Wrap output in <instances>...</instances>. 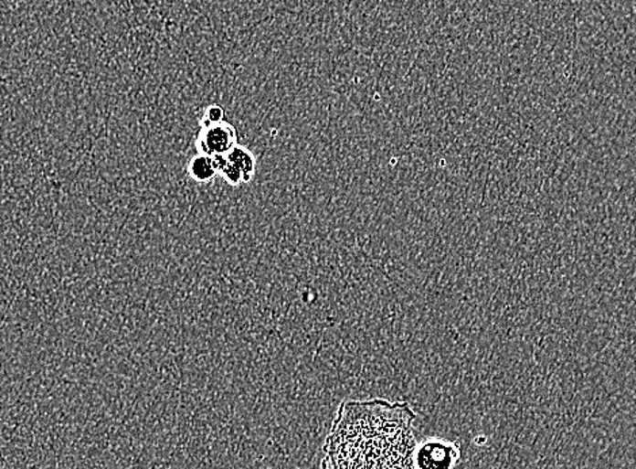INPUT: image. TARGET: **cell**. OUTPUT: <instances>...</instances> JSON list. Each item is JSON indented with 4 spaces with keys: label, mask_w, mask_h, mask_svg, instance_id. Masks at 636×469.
I'll return each mask as SVG.
<instances>
[{
    "label": "cell",
    "mask_w": 636,
    "mask_h": 469,
    "mask_svg": "<svg viewBox=\"0 0 636 469\" xmlns=\"http://www.w3.org/2000/svg\"><path fill=\"white\" fill-rule=\"evenodd\" d=\"M225 111L218 105H209L204 112V117H202V123H221L225 118Z\"/></svg>",
    "instance_id": "cell-6"
},
{
    "label": "cell",
    "mask_w": 636,
    "mask_h": 469,
    "mask_svg": "<svg viewBox=\"0 0 636 469\" xmlns=\"http://www.w3.org/2000/svg\"><path fill=\"white\" fill-rule=\"evenodd\" d=\"M238 144V129L232 123L225 120L216 123H201L196 142L198 154L213 157L224 156Z\"/></svg>",
    "instance_id": "cell-4"
},
{
    "label": "cell",
    "mask_w": 636,
    "mask_h": 469,
    "mask_svg": "<svg viewBox=\"0 0 636 469\" xmlns=\"http://www.w3.org/2000/svg\"><path fill=\"white\" fill-rule=\"evenodd\" d=\"M187 173L193 181L198 182V184H209L218 176L216 159L213 156L204 155V154H196L188 162Z\"/></svg>",
    "instance_id": "cell-5"
},
{
    "label": "cell",
    "mask_w": 636,
    "mask_h": 469,
    "mask_svg": "<svg viewBox=\"0 0 636 469\" xmlns=\"http://www.w3.org/2000/svg\"><path fill=\"white\" fill-rule=\"evenodd\" d=\"M461 457V445L455 441L428 438L416 446L415 468L455 469Z\"/></svg>",
    "instance_id": "cell-2"
},
{
    "label": "cell",
    "mask_w": 636,
    "mask_h": 469,
    "mask_svg": "<svg viewBox=\"0 0 636 469\" xmlns=\"http://www.w3.org/2000/svg\"><path fill=\"white\" fill-rule=\"evenodd\" d=\"M416 418L407 401L345 399L323 442L321 469H416Z\"/></svg>",
    "instance_id": "cell-1"
},
{
    "label": "cell",
    "mask_w": 636,
    "mask_h": 469,
    "mask_svg": "<svg viewBox=\"0 0 636 469\" xmlns=\"http://www.w3.org/2000/svg\"><path fill=\"white\" fill-rule=\"evenodd\" d=\"M218 176L230 187L249 184L256 174V159L247 147L238 144L227 155L216 156Z\"/></svg>",
    "instance_id": "cell-3"
}]
</instances>
